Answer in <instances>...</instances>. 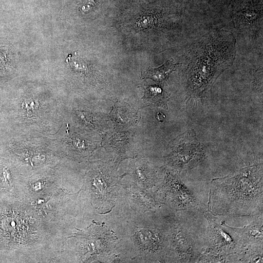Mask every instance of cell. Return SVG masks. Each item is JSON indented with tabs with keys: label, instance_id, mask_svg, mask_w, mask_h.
Masks as SVG:
<instances>
[{
	"label": "cell",
	"instance_id": "9c48e42d",
	"mask_svg": "<svg viewBox=\"0 0 263 263\" xmlns=\"http://www.w3.org/2000/svg\"><path fill=\"white\" fill-rule=\"evenodd\" d=\"M175 66V64L169 60L158 68L148 70L144 75L147 77L160 81L168 76L170 72L174 70Z\"/></svg>",
	"mask_w": 263,
	"mask_h": 263
},
{
	"label": "cell",
	"instance_id": "ba28073f",
	"mask_svg": "<svg viewBox=\"0 0 263 263\" xmlns=\"http://www.w3.org/2000/svg\"><path fill=\"white\" fill-rule=\"evenodd\" d=\"M244 247L263 245V214L248 225L242 227H233Z\"/></svg>",
	"mask_w": 263,
	"mask_h": 263
},
{
	"label": "cell",
	"instance_id": "6da1fadb",
	"mask_svg": "<svg viewBox=\"0 0 263 263\" xmlns=\"http://www.w3.org/2000/svg\"><path fill=\"white\" fill-rule=\"evenodd\" d=\"M208 202L214 215L243 216L263 214L262 167L241 169L232 176L213 180Z\"/></svg>",
	"mask_w": 263,
	"mask_h": 263
},
{
	"label": "cell",
	"instance_id": "4fadbf2b",
	"mask_svg": "<svg viewBox=\"0 0 263 263\" xmlns=\"http://www.w3.org/2000/svg\"><path fill=\"white\" fill-rule=\"evenodd\" d=\"M156 22V19L151 15L143 16L136 20L137 26L140 28H149L153 26Z\"/></svg>",
	"mask_w": 263,
	"mask_h": 263
},
{
	"label": "cell",
	"instance_id": "8992f818",
	"mask_svg": "<svg viewBox=\"0 0 263 263\" xmlns=\"http://www.w3.org/2000/svg\"><path fill=\"white\" fill-rule=\"evenodd\" d=\"M139 244L145 250L155 254H160L166 248L170 250L169 232L165 234L157 229H141L136 233Z\"/></svg>",
	"mask_w": 263,
	"mask_h": 263
},
{
	"label": "cell",
	"instance_id": "277c9868",
	"mask_svg": "<svg viewBox=\"0 0 263 263\" xmlns=\"http://www.w3.org/2000/svg\"><path fill=\"white\" fill-rule=\"evenodd\" d=\"M78 238L83 258H96L111 251L115 247L116 237L104 223L93 222L87 228L75 234Z\"/></svg>",
	"mask_w": 263,
	"mask_h": 263
},
{
	"label": "cell",
	"instance_id": "8fae6325",
	"mask_svg": "<svg viewBox=\"0 0 263 263\" xmlns=\"http://www.w3.org/2000/svg\"><path fill=\"white\" fill-rule=\"evenodd\" d=\"M69 66L74 70L78 72L85 71L87 66L84 61L78 57L76 54L69 55L66 59Z\"/></svg>",
	"mask_w": 263,
	"mask_h": 263
},
{
	"label": "cell",
	"instance_id": "3957f363",
	"mask_svg": "<svg viewBox=\"0 0 263 263\" xmlns=\"http://www.w3.org/2000/svg\"><path fill=\"white\" fill-rule=\"evenodd\" d=\"M207 221L205 248L198 262L231 263L232 258L245 247L232 227L224 221L219 225L204 213Z\"/></svg>",
	"mask_w": 263,
	"mask_h": 263
},
{
	"label": "cell",
	"instance_id": "52a82bcc",
	"mask_svg": "<svg viewBox=\"0 0 263 263\" xmlns=\"http://www.w3.org/2000/svg\"><path fill=\"white\" fill-rule=\"evenodd\" d=\"M113 185L103 176L98 175L94 177L92 182V188L94 202L99 209H103L104 213L108 212L113 207Z\"/></svg>",
	"mask_w": 263,
	"mask_h": 263
},
{
	"label": "cell",
	"instance_id": "5bb4252c",
	"mask_svg": "<svg viewBox=\"0 0 263 263\" xmlns=\"http://www.w3.org/2000/svg\"><path fill=\"white\" fill-rule=\"evenodd\" d=\"M166 116L161 112H158L156 115V118L159 122H163Z\"/></svg>",
	"mask_w": 263,
	"mask_h": 263
},
{
	"label": "cell",
	"instance_id": "7c38bea8",
	"mask_svg": "<svg viewBox=\"0 0 263 263\" xmlns=\"http://www.w3.org/2000/svg\"><path fill=\"white\" fill-rule=\"evenodd\" d=\"M22 108L25 114L28 116H32L38 107V103L34 98H28L24 100L22 103Z\"/></svg>",
	"mask_w": 263,
	"mask_h": 263
},
{
	"label": "cell",
	"instance_id": "30bf717a",
	"mask_svg": "<svg viewBox=\"0 0 263 263\" xmlns=\"http://www.w3.org/2000/svg\"><path fill=\"white\" fill-rule=\"evenodd\" d=\"M11 220L10 222L7 225L12 226L11 235L14 237H18V238H23L26 237L27 234L28 226H27L25 221L22 219V216L18 215L14 216L9 218Z\"/></svg>",
	"mask_w": 263,
	"mask_h": 263
},
{
	"label": "cell",
	"instance_id": "5b68a950",
	"mask_svg": "<svg viewBox=\"0 0 263 263\" xmlns=\"http://www.w3.org/2000/svg\"><path fill=\"white\" fill-rule=\"evenodd\" d=\"M160 192L163 200L176 210L201 209V202L195 190L176 176L167 177Z\"/></svg>",
	"mask_w": 263,
	"mask_h": 263
},
{
	"label": "cell",
	"instance_id": "7a4b0ae2",
	"mask_svg": "<svg viewBox=\"0 0 263 263\" xmlns=\"http://www.w3.org/2000/svg\"><path fill=\"white\" fill-rule=\"evenodd\" d=\"M195 210H186V220L177 221L169 230L170 250L179 262L198 263L205 248L207 222L199 225L192 218Z\"/></svg>",
	"mask_w": 263,
	"mask_h": 263
}]
</instances>
